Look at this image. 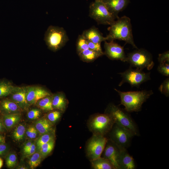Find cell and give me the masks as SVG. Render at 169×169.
I'll list each match as a JSON object with an SVG mask.
<instances>
[{"label": "cell", "mask_w": 169, "mask_h": 169, "mask_svg": "<svg viewBox=\"0 0 169 169\" xmlns=\"http://www.w3.org/2000/svg\"><path fill=\"white\" fill-rule=\"evenodd\" d=\"M109 31L106 37L107 40H122L137 49L133 39L131 19L124 16L119 18L108 28Z\"/></svg>", "instance_id": "obj_1"}, {"label": "cell", "mask_w": 169, "mask_h": 169, "mask_svg": "<svg viewBox=\"0 0 169 169\" xmlns=\"http://www.w3.org/2000/svg\"><path fill=\"white\" fill-rule=\"evenodd\" d=\"M115 90L120 96L121 104L128 112L140 111L143 104L153 94L152 90L122 92Z\"/></svg>", "instance_id": "obj_2"}, {"label": "cell", "mask_w": 169, "mask_h": 169, "mask_svg": "<svg viewBox=\"0 0 169 169\" xmlns=\"http://www.w3.org/2000/svg\"><path fill=\"white\" fill-rule=\"evenodd\" d=\"M105 113L110 115L115 123L131 131L134 136L140 135L139 130L133 119L125 109L113 104H110Z\"/></svg>", "instance_id": "obj_3"}, {"label": "cell", "mask_w": 169, "mask_h": 169, "mask_svg": "<svg viewBox=\"0 0 169 169\" xmlns=\"http://www.w3.org/2000/svg\"><path fill=\"white\" fill-rule=\"evenodd\" d=\"M44 40L49 49L56 51L65 44L69 38L64 28L51 25L45 33Z\"/></svg>", "instance_id": "obj_4"}, {"label": "cell", "mask_w": 169, "mask_h": 169, "mask_svg": "<svg viewBox=\"0 0 169 169\" xmlns=\"http://www.w3.org/2000/svg\"><path fill=\"white\" fill-rule=\"evenodd\" d=\"M126 56V62L129 63L131 67L141 70L145 68L150 70L154 66L152 55L145 49H137Z\"/></svg>", "instance_id": "obj_5"}, {"label": "cell", "mask_w": 169, "mask_h": 169, "mask_svg": "<svg viewBox=\"0 0 169 169\" xmlns=\"http://www.w3.org/2000/svg\"><path fill=\"white\" fill-rule=\"evenodd\" d=\"M89 16L98 23L110 25L115 18L109 11L103 1L95 0L89 7Z\"/></svg>", "instance_id": "obj_6"}, {"label": "cell", "mask_w": 169, "mask_h": 169, "mask_svg": "<svg viewBox=\"0 0 169 169\" xmlns=\"http://www.w3.org/2000/svg\"><path fill=\"white\" fill-rule=\"evenodd\" d=\"M108 139L120 148L127 149L130 145L134 134L130 131L116 123L107 134Z\"/></svg>", "instance_id": "obj_7"}, {"label": "cell", "mask_w": 169, "mask_h": 169, "mask_svg": "<svg viewBox=\"0 0 169 169\" xmlns=\"http://www.w3.org/2000/svg\"><path fill=\"white\" fill-rule=\"evenodd\" d=\"M115 122L108 114H99L94 115L89 122L90 129L94 134L105 136L112 128Z\"/></svg>", "instance_id": "obj_8"}, {"label": "cell", "mask_w": 169, "mask_h": 169, "mask_svg": "<svg viewBox=\"0 0 169 169\" xmlns=\"http://www.w3.org/2000/svg\"><path fill=\"white\" fill-rule=\"evenodd\" d=\"M122 79L119 84L121 86L125 83L130 84L132 87H139L143 83L151 79L150 73H145L137 69H133L130 67L125 71L119 73Z\"/></svg>", "instance_id": "obj_9"}, {"label": "cell", "mask_w": 169, "mask_h": 169, "mask_svg": "<svg viewBox=\"0 0 169 169\" xmlns=\"http://www.w3.org/2000/svg\"><path fill=\"white\" fill-rule=\"evenodd\" d=\"M108 141L105 136L93 134L86 146L87 156L90 161L101 156Z\"/></svg>", "instance_id": "obj_10"}, {"label": "cell", "mask_w": 169, "mask_h": 169, "mask_svg": "<svg viewBox=\"0 0 169 169\" xmlns=\"http://www.w3.org/2000/svg\"><path fill=\"white\" fill-rule=\"evenodd\" d=\"M104 54L110 59L126 61V56L124 51L123 47L114 42V41H104Z\"/></svg>", "instance_id": "obj_11"}, {"label": "cell", "mask_w": 169, "mask_h": 169, "mask_svg": "<svg viewBox=\"0 0 169 169\" xmlns=\"http://www.w3.org/2000/svg\"><path fill=\"white\" fill-rule=\"evenodd\" d=\"M24 87L26 100L29 105L35 104L45 96L51 95L49 91L42 87L35 86Z\"/></svg>", "instance_id": "obj_12"}, {"label": "cell", "mask_w": 169, "mask_h": 169, "mask_svg": "<svg viewBox=\"0 0 169 169\" xmlns=\"http://www.w3.org/2000/svg\"><path fill=\"white\" fill-rule=\"evenodd\" d=\"M120 148L108 139L102 153L103 157L109 160L113 165L115 169H119L118 159Z\"/></svg>", "instance_id": "obj_13"}, {"label": "cell", "mask_w": 169, "mask_h": 169, "mask_svg": "<svg viewBox=\"0 0 169 169\" xmlns=\"http://www.w3.org/2000/svg\"><path fill=\"white\" fill-rule=\"evenodd\" d=\"M8 96L23 110H27L29 106L26 100L24 87H16Z\"/></svg>", "instance_id": "obj_14"}, {"label": "cell", "mask_w": 169, "mask_h": 169, "mask_svg": "<svg viewBox=\"0 0 169 169\" xmlns=\"http://www.w3.org/2000/svg\"><path fill=\"white\" fill-rule=\"evenodd\" d=\"M103 2L109 11L118 19L119 13L126 8L130 0H104Z\"/></svg>", "instance_id": "obj_15"}, {"label": "cell", "mask_w": 169, "mask_h": 169, "mask_svg": "<svg viewBox=\"0 0 169 169\" xmlns=\"http://www.w3.org/2000/svg\"><path fill=\"white\" fill-rule=\"evenodd\" d=\"M0 100V114L2 115L20 113L23 110L14 102L8 98Z\"/></svg>", "instance_id": "obj_16"}, {"label": "cell", "mask_w": 169, "mask_h": 169, "mask_svg": "<svg viewBox=\"0 0 169 169\" xmlns=\"http://www.w3.org/2000/svg\"><path fill=\"white\" fill-rule=\"evenodd\" d=\"M118 164L119 169H135L136 167L133 158L126 149L120 148Z\"/></svg>", "instance_id": "obj_17"}, {"label": "cell", "mask_w": 169, "mask_h": 169, "mask_svg": "<svg viewBox=\"0 0 169 169\" xmlns=\"http://www.w3.org/2000/svg\"><path fill=\"white\" fill-rule=\"evenodd\" d=\"M88 40L95 43H101L107 41V38L104 37L99 30L95 26L83 31L82 34Z\"/></svg>", "instance_id": "obj_18"}, {"label": "cell", "mask_w": 169, "mask_h": 169, "mask_svg": "<svg viewBox=\"0 0 169 169\" xmlns=\"http://www.w3.org/2000/svg\"><path fill=\"white\" fill-rule=\"evenodd\" d=\"M52 97V106L53 109L64 112L68 103L64 95L59 92L54 94Z\"/></svg>", "instance_id": "obj_19"}, {"label": "cell", "mask_w": 169, "mask_h": 169, "mask_svg": "<svg viewBox=\"0 0 169 169\" xmlns=\"http://www.w3.org/2000/svg\"><path fill=\"white\" fill-rule=\"evenodd\" d=\"M2 115L3 124L7 131L13 128L19 122L21 118L20 113Z\"/></svg>", "instance_id": "obj_20"}, {"label": "cell", "mask_w": 169, "mask_h": 169, "mask_svg": "<svg viewBox=\"0 0 169 169\" xmlns=\"http://www.w3.org/2000/svg\"><path fill=\"white\" fill-rule=\"evenodd\" d=\"M34 127L40 135L54 130L52 124L45 118H41L36 121Z\"/></svg>", "instance_id": "obj_21"}, {"label": "cell", "mask_w": 169, "mask_h": 169, "mask_svg": "<svg viewBox=\"0 0 169 169\" xmlns=\"http://www.w3.org/2000/svg\"><path fill=\"white\" fill-rule=\"evenodd\" d=\"M78 54L83 61L90 62L94 61L99 57L104 54V53L97 52L90 49L84 50Z\"/></svg>", "instance_id": "obj_22"}, {"label": "cell", "mask_w": 169, "mask_h": 169, "mask_svg": "<svg viewBox=\"0 0 169 169\" xmlns=\"http://www.w3.org/2000/svg\"><path fill=\"white\" fill-rule=\"evenodd\" d=\"M90 161L92 167L94 169H115L109 160L101 156Z\"/></svg>", "instance_id": "obj_23"}, {"label": "cell", "mask_w": 169, "mask_h": 169, "mask_svg": "<svg viewBox=\"0 0 169 169\" xmlns=\"http://www.w3.org/2000/svg\"><path fill=\"white\" fill-rule=\"evenodd\" d=\"M16 87L6 80L0 81V99L8 96Z\"/></svg>", "instance_id": "obj_24"}, {"label": "cell", "mask_w": 169, "mask_h": 169, "mask_svg": "<svg viewBox=\"0 0 169 169\" xmlns=\"http://www.w3.org/2000/svg\"><path fill=\"white\" fill-rule=\"evenodd\" d=\"M52 98L51 95L45 96L38 100L35 104L41 110L46 112L54 110Z\"/></svg>", "instance_id": "obj_25"}, {"label": "cell", "mask_w": 169, "mask_h": 169, "mask_svg": "<svg viewBox=\"0 0 169 169\" xmlns=\"http://www.w3.org/2000/svg\"><path fill=\"white\" fill-rule=\"evenodd\" d=\"M54 140H53L38 148L42 157L46 156L51 152L54 148Z\"/></svg>", "instance_id": "obj_26"}, {"label": "cell", "mask_w": 169, "mask_h": 169, "mask_svg": "<svg viewBox=\"0 0 169 169\" xmlns=\"http://www.w3.org/2000/svg\"><path fill=\"white\" fill-rule=\"evenodd\" d=\"M26 132V127L24 125L20 124L15 128L13 133V136L14 140L18 141H22Z\"/></svg>", "instance_id": "obj_27"}, {"label": "cell", "mask_w": 169, "mask_h": 169, "mask_svg": "<svg viewBox=\"0 0 169 169\" xmlns=\"http://www.w3.org/2000/svg\"><path fill=\"white\" fill-rule=\"evenodd\" d=\"M54 130L41 135L36 142V145L38 148L44 144L48 143L51 140H54Z\"/></svg>", "instance_id": "obj_28"}, {"label": "cell", "mask_w": 169, "mask_h": 169, "mask_svg": "<svg viewBox=\"0 0 169 169\" xmlns=\"http://www.w3.org/2000/svg\"><path fill=\"white\" fill-rule=\"evenodd\" d=\"M76 46L78 54L89 48L88 40L81 34L79 35L77 38Z\"/></svg>", "instance_id": "obj_29"}, {"label": "cell", "mask_w": 169, "mask_h": 169, "mask_svg": "<svg viewBox=\"0 0 169 169\" xmlns=\"http://www.w3.org/2000/svg\"><path fill=\"white\" fill-rule=\"evenodd\" d=\"M30 156L28 163L30 167L34 169L40 164L42 157L39 152H35Z\"/></svg>", "instance_id": "obj_30"}, {"label": "cell", "mask_w": 169, "mask_h": 169, "mask_svg": "<svg viewBox=\"0 0 169 169\" xmlns=\"http://www.w3.org/2000/svg\"><path fill=\"white\" fill-rule=\"evenodd\" d=\"M5 162L7 166L9 168L15 167L17 162L16 154L13 152L7 154L5 157Z\"/></svg>", "instance_id": "obj_31"}, {"label": "cell", "mask_w": 169, "mask_h": 169, "mask_svg": "<svg viewBox=\"0 0 169 169\" xmlns=\"http://www.w3.org/2000/svg\"><path fill=\"white\" fill-rule=\"evenodd\" d=\"M62 112L56 110L50 111L47 115L46 118L52 124L56 123L61 117Z\"/></svg>", "instance_id": "obj_32"}, {"label": "cell", "mask_w": 169, "mask_h": 169, "mask_svg": "<svg viewBox=\"0 0 169 169\" xmlns=\"http://www.w3.org/2000/svg\"><path fill=\"white\" fill-rule=\"evenodd\" d=\"M159 90L166 97L169 96V79L167 78L161 83L159 88Z\"/></svg>", "instance_id": "obj_33"}, {"label": "cell", "mask_w": 169, "mask_h": 169, "mask_svg": "<svg viewBox=\"0 0 169 169\" xmlns=\"http://www.w3.org/2000/svg\"><path fill=\"white\" fill-rule=\"evenodd\" d=\"M159 73L163 75L169 76V63L160 64L157 68Z\"/></svg>", "instance_id": "obj_34"}, {"label": "cell", "mask_w": 169, "mask_h": 169, "mask_svg": "<svg viewBox=\"0 0 169 169\" xmlns=\"http://www.w3.org/2000/svg\"><path fill=\"white\" fill-rule=\"evenodd\" d=\"M41 114L40 110L37 109L31 110L27 113L28 118L31 120L37 119L40 116Z\"/></svg>", "instance_id": "obj_35"}, {"label": "cell", "mask_w": 169, "mask_h": 169, "mask_svg": "<svg viewBox=\"0 0 169 169\" xmlns=\"http://www.w3.org/2000/svg\"><path fill=\"white\" fill-rule=\"evenodd\" d=\"M158 60L160 64L169 63V51L159 54Z\"/></svg>", "instance_id": "obj_36"}, {"label": "cell", "mask_w": 169, "mask_h": 169, "mask_svg": "<svg viewBox=\"0 0 169 169\" xmlns=\"http://www.w3.org/2000/svg\"><path fill=\"white\" fill-rule=\"evenodd\" d=\"M88 43L89 49L97 52L104 53L101 47V43H94L88 40Z\"/></svg>", "instance_id": "obj_37"}, {"label": "cell", "mask_w": 169, "mask_h": 169, "mask_svg": "<svg viewBox=\"0 0 169 169\" xmlns=\"http://www.w3.org/2000/svg\"><path fill=\"white\" fill-rule=\"evenodd\" d=\"M9 146L5 143L0 144V156L6 155L9 151Z\"/></svg>", "instance_id": "obj_38"}, {"label": "cell", "mask_w": 169, "mask_h": 169, "mask_svg": "<svg viewBox=\"0 0 169 169\" xmlns=\"http://www.w3.org/2000/svg\"><path fill=\"white\" fill-rule=\"evenodd\" d=\"M36 148L35 144L33 143L31 147L24 153L26 156H30L35 152Z\"/></svg>", "instance_id": "obj_39"}, {"label": "cell", "mask_w": 169, "mask_h": 169, "mask_svg": "<svg viewBox=\"0 0 169 169\" xmlns=\"http://www.w3.org/2000/svg\"><path fill=\"white\" fill-rule=\"evenodd\" d=\"M33 127V126H30L26 131L25 134L30 139H31L32 138V134Z\"/></svg>", "instance_id": "obj_40"}, {"label": "cell", "mask_w": 169, "mask_h": 169, "mask_svg": "<svg viewBox=\"0 0 169 169\" xmlns=\"http://www.w3.org/2000/svg\"><path fill=\"white\" fill-rule=\"evenodd\" d=\"M7 131L3 124L2 117H0V133H4Z\"/></svg>", "instance_id": "obj_41"}, {"label": "cell", "mask_w": 169, "mask_h": 169, "mask_svg": "<svg viewBox=\"0 0 169 169\" xmlns=\"http://www.w3.org/2000/svg\"><path fill=\"white\" fill-rule=\"evenodd\" d=\"M32 144V142L30 141L27 142L25 144L23 149L24 153H25L31 147Z\"/></svg>", "instance_id": "obj_42"}, {"label": "cell", "mask_w": 169, "mask_h": 169, "mask_svg": "<svg viewBox=\"0 0 169 169\" xmlns=\"http://www.w3.org/2000/svg\"><path fill=\"white\" fill-rule=\"evenodd\" d=\"M38 133V132L37 130H36L35 127H34L32 134L31 139H34L37 136Z\"/></svg>", "instance_id": "obj_43"}, {"label": "cell", "mask_w": 169, "mask_h": 169, "mask_svg": "<svg viewBox=\"0 0 169 169\" xmlns=\"http://www.w3.org/2000/svg\"><path fill=\"white\" fill-rule=\"evenodd\" d=\"M5 143V138L4 136L0 134V144Z\"/></svg>", "instance_id": "obj_44"}, {"label": "cell", "mask_w": 169, "mask_h": 169, "mask_svg": "<svg viewBox=\"0 0 169 169\" xmlns=\"http://www.w3.org/2000/svg\"><path fill=\"white\" fill-rule=\"evenodd\" d=\"M3 164V161L2 159L0 157V169L2 167Z\"/></svg>", "instance_id": "obj_45"}, {"label": "cell", "mask_w": 169, "mask_h": 169, "mask_svg": "<svg viewBox=\"0 0 169 169\" xmlns=\"http://www.w3.org/2000/svg\"><path fill=\"white\" fill-rule=\"evenodd\" d=\"M18 168L20 169H25L27 168H26V167L24 166H21L19 167H18Z\"/></svg>", "instance_id": "obj_46"}, {"label": "cell", "mask_w": 169, "mask_h": 169, "mask_svg": "<svg viewBox=\"0 0 169 169\" xmlns=\"http://www.w3.org/2000/svg\"><path fill=\"white\" fill-rule=\"evenodd\" d=\"M95 0L98 1H103L104 0Z\"/></svg>", "instance_id": "obj_47"}]
</instances>
